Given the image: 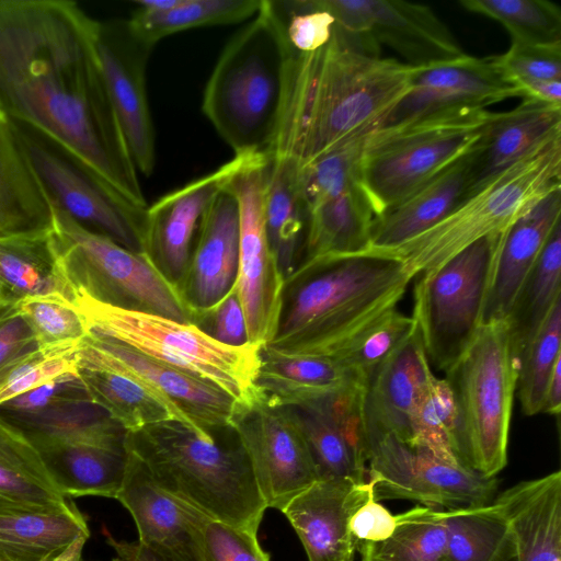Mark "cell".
<instances>
[{"instance_id":"cell-31","label":"cell","mask_w":561,"mask_h":561,"mask_svg":"<svg viewBox=\"0 0 561 561\" xmlns=\"http://www.w3.org/2000/svg\"><path fill=\"white\" fill-rule=\"evenodd\" d=\"M32 297H60L75 306L78 294L68 280L47 230L0 234V304Z\"/></svg>"},{"instance_id":"cell-25","label":"cell","mask_w":561,"mask_h":561,"mask_svg":"<svg viewBox=\"0 0 561 561\" xmlns=\"http://www.w3.org/2000/svg\"><path fill=\"white\" fill-rule=\"evenodd\" d=\"M434 376L416 325L368 378L363 399L366 440L393 434L409 443L413 412Z\"/></svg>"},{"instance_id":"cell-59","label":"cell","mask_w":561,"mask_h":561,"mask_svg":"<svg viewBox=\"0 0 561 561\" xmlns=\"http://www.w3.org/2000/svg\"><path fill=\"white\" fill-rule=\"evenodd\" d=\"M523 98H531L550 104L561 105V81H529L518 84Z\"/></svg>"},{"instance_id":"cell-22","label":"cell","mask_w":561,"mask_h":561,"mask_svg":"<svg viewBox=\"0 0 561 561\" xmlns=\"http://www.w3.org/2000/svg\"><path fill=\"white\" fill-rule=\"evenodd\" d=\"M374 493L368 479L355 483L344 478L319 479L283 508L308 561H353L357 542L350 533L352 515Z\"/></svg>"},{"instance_id":"cell-1","label":"cell","mask_w":561,"mask_h":561,"mask_svg":"<svg viewBox=\"0 0 561 561\" xmlns=\"http://www.w3.org/2000/svg\"><path fill=\"white\" fill-rule=\"evenodd\" d=\"M99 21L69 0H0V112L78 154L148 207L102 73Z\"/></svg>"},{"instance_id":"cell-58","label":"cell","mask_w":561,"mask_h":561,"mask_svg":"<svg viewBox=\"0 0 561 561\" xmlns=\"http://www.w3.org/2000/svg\"><path fill=\"white\" fill-rule=\"evenodd\" d=\"M106 542L115 551L112 561H169L141 543L128 542L115 539L107 530H104Z\"/></svg>"},{"instance_id":"cell-46","label":"cell","mask_w":561,"mask_h":561,"mask_svg":"<svg viewBox=\"0 0 561 561\" xmlns=\"http://www.w3.org/2000/svg\"><path fill=\"white\" fill-rule=\"evenodd\" d=\"M408 444L460 463L457 457V408L444 378L434 376L421 396L412 415Z\"/></svg>"},{"instance_id":"cell-42","label":"cell","mask_w":561,"mask_h":561,"mask_svg":"<svg viewBox=\"0 0 561 561\" xmlns=\"http://www.w3.org/2000/svg\"><path fill=\"white\" fill-rule=\"evenodd\" d=\"M261 4L262 0H179L165 11L135 10L128 24L137 37L154 46L184 30L242 22L253 18Z\"/></svg>"},{"instance_id":"cell-62","label":"cell","mask_w":561,"mask_h":561,"mask_svg":"<svg viewBox=\"0 0 561 561\" xmlns=\"http://www.w3.org/2000/svg\"><path fill=\"white\" fill-rule=\"evenodd\" d=\"M494 561H517L515 542H511Z\"/></svg>"},{"instance_id":"cell-26","label":"cell","mask_w":561,"mask_h":561,"mask_svg":"<svg viewBox=\"0 0 561 561\" xmlns=\"http://www.w3.org/2000/svg\"><path fill=\"white\" fill-rule=\"evenodd\" d=\"M560 136L561 105L523 98L522 103L513 110L492 113L470 150L468 194L492 181L539 146Z\"/></svg>"},{"instance_id":"cell-8","label":"cell","mask_w":561,"mask_h":561,"mask_svg":"<svg viewBox=\"0 0 561 561\" xmlns=\"http://www.w3.org/2000/svg\"><path fill=\"white\" fill-rule=\"evenodd\" d=\"M77 308L87 329L108 335L139 353L208 382L247 404L255 387L260 346L224 345L192 323L123 310L78 296Z\"/></svg>"},{"instance_id":"cell-39","label":"cell","mask_w":561,"mask_h":561,"mask_svg":"<svg viewBox=\"0 0 561 561\" xmlns=\"http://www.w3.org/2000/svg\"><path fill=\"white\" fill-rule=\"evenodd\" d=\"M76 370L90 399L126 432L169 420L183 422L196 430L149 388L127 376L95 366L76 365Z\"/></svg>"},{"instance_id":"cell-24","label":"cell","mask_w":561,"mask_h":561,"mask_svg":"<svg viewBox=\"0 0 561 561\" xmlns=\"http://www.w3.org/2000/svg\"><path fill=\"white\" fill-rule=\"evenodd\" d=\"M365 389L321 403L287 407L309 447L319 479L366 481Z\"/></svg>"},{"instance_id":"cell-40","label":"cell","mask_w":561,"mask_h":561,"mask_svg":"<svg viewBox=\"0 0 561 561\" xmlns=\"http://www.w3.org/2000/svg\"><path fill=\"white\" fill-rule=\"evenodd\" d=\"M561 220L523 282L506 317L512 347L520 358L551 308L561 298Z\"/></svg>"},{"instance_id":"cell-2","label":"cell","mask_w":561,"mask_h":561,"mask_svg":"<svg viewBox=\"0 0 561 561\" xmlns=\"http://www.w3.org/2000/svg\"><path fill=\"white\" fill-rule=\"evenodd\" d=\"M415 69L359 50L335 26L311 53L286 42L277 121L265 153L301 168L375 130L409 92Z\"/></svg>"},{"instance_id":"cell-11","label":"cell","mask_w":561,"mask_h":561,"mask_svg":"<svg viewBox=\"0 0 561 561\" xmlns=\"http://www.w3.org/2000/svg\"><path fill=\"white\" fill-rule=\"evenodd\" d=\"M482 237L445 263L422 273L413 288V318L430 366L446 370L482 324L496 256L504 237Z\"/></svg>"},{"instance_id":"cell-61","label":"cell","mask_w":561,"mask_h":561,"mask_svg":"<svg viewBox=\"0 0 561 561\" xmlns=\"http://www.w3.org/2000/svg\"><path fill=\"white\" fill-rule=\"evenodd\" d=\"M90 534L79 535L61 553L49 561H83L82 551ZM0 561H7L0 557Z\"/></svg>"},{"instance_id":"cell-6","label":"cell","mask_w":561,"mask_h":561,"mask_svg":"<svg viewBox=\"0 0 561 561\" xmlns=\"http://www.w3.org/2000/svg\"><path fill=\"white\" fill-rule=\"evenodd\" d=\"M519 360L506 320L482 323L461 356L445 373L457 408V457L484 477L507 463V447Z\"/></svg>"},{"instance_id":"cell-34","label":"cell","mask_w":561,"mask_h":561,"mask_svg":"<svg viewBox=\"0 0 561 561\" xmlns=\"http://www.w3.org/2000/svg\"><path fill=\"white\" fill-rule=\"evenodd\" d=\"M66 499L34 445L0 419V514L60 511Z\"/></svg>"},{"instance_id":"cell-30","label":"cell","mask_w":561,"mask_h":561,"mask_svg":"<svg viewBox=\"0 0 561 561\" xmlns=\"http://www.w3.org/2000/svg\"><path fill=\"white\" fill-rule=\"evenodd\" d=\"M508 520L517 561H561V472L522 481L493 501Z\"/></svg>"},{"instance_id":"cell-14","label":"cell","mask_w":561,"mask_h":561,"mask_svg":"<svg viewBox=\"0 0 561 561\" xmlns=\"http://www.w3.org/2000/svg\"><path fill=\"white\" fill-rule=\"evenodd\" d=\"M367 457L376 501L405 500L449 511L490 504L495 496V477L442 459L393 434L367 439Z\"/></svg>"},{"instance_id":"cell-4","label":"cell","mask_w":561,"mask_h":561,"mask_svg":"<svg viewBox=\"0 0 561 561\" xmlns=\"http://www.w3.org/2000/svg\"><path fill=\"white\" fill-rule=\"evenodd\" d=\"M125 447L167 493L210 519L257 534L267 506L231 426L203 435L183 422L162 421L127 432Z\"/></svg>"},{"instance_id":"cell-44","label":"cell","mask_w":561,"mask_h":561,"mask_svg":"<svg viewBox=\"0 0 561 561\" xmlns=\"http://www.w3.org/2000/svg\"><path fill=\"white\" fill-rule=\"evenodd\" d=\"M467 11L501 23L512 43L561 46V10L546 0H461Z\"/></svg>"},{"instance_id":"cell-45","label":"cell","mask_w":561,"mask_h":561,"mask_svg":"<svg viewBox=\"0 0 561 561\" xmlns=\"http://www.w3.org/2000/svg\"><path fill=\"white\" fill-rule=\"evenodd\" d=\"M371 131L354 137L298 168L307 213L327 199L360 185V162Z\"/></svg>"},{"instance_id":"cell-51","label":"cell","mask_w":561,"mask_h":561,"mask_svg":"<svg viewBox=\"0 0 561 561\" xmlns=\"http://www.w3.org/2000/svg\"><path fill=\"white\" fill-rule=\"evenodd\" d=\"M284 20L287 44L300 53H311L331 38L334 18L314 7L311 0L277 2Z\"/></svg>"},{"instance_id":"cell-38","label":"cell","mask_w":561,"mask_h":561,"mask_svg":"<svg viewBox=\"0 0 561 561\" xmlns=\"http://www.w3.org/2000/svg\"><path fill=\"white\" fill-rule=\"evenodd\" d=\"M0 419L27 438L85 443L126 450L125 428L92 400L65 402L39 412Z\"/></svg>"},{"instance_id":"cell-55","label":"cell","mask_w":561,"mask_h":561,"mask_svg":"<svg viewBox=\"0 0 561 561\" xmlns=\"http://www.w3.org/2000/svg\"><path fill=\"white\" fill-rule=\"evenodd\" d=\"M193 324L224 345L240 347L250 344L236 285L216 306L198 314Z\"/></svg>"},{"instance_id":"cell-54","label":"cell","mask_w":561,"mask_h":561,"mask_svg":"<svg viewBox=\"0 0 561 561\" xmlns=\"http://www.w3.org/2000/svg\"><path fill=\"white\" fill-rule=\"evenodd\" d=\"M79 400L91 399L77 370H73L1 403L0 416L35 413Z\"/></svg>"},{"instance_id":"cell-10","label":"cell","mask_w":561,"mask_h":561,"mask_svg":"<svg viewBox=\"0 0 561 561\" xmlns=\"http://www.w3.org/2000/svg\"><path fill=\"white\" fill-rule=\"evenodd\" d=\"M491 115L486 108L458 110L373 130L360 162V186L375 215L398 204L466 154Z\"/></svg>"},{"instance_id":"cell-20","label":"cell","mask_w":561,"mask_h":561,"mask_svg":"<svg viewBox=\"0 0 561 561\" xmlns=\"http://www.w3.org/2000/svg\"><path fill=\"white\" fill-rule=\"evenodd\" d=\"M242 159L243 153L234 154L233 159L217 170L165 194L148 206L142 253L176 289L187 270L203 216L238 170Z\"/></svg>"},{"instance_id":"cell-50","label":"cell","mask_w":561,"mask_h":561,"mask_svg":"<svg viewBox=\"0 0 561 561\" xmlns=\"http://www.w3.org/2000/svg\"><path fill=\"white\" fill-rule=\"evenodd\" d=\"M76 348H39L28 356L13 369L0 387V404L66 373L76 370Z\"/></svg>"},{"instance_id":"cell-53","label":"cell","mask_w":561,"mask_h":561,"mask_svg":"<svg viewBox=\"0 0 561 561\" xmlns=\"http://www.w3.org/2000/svg\"><path fill=\"white\" fill-rule=\"evenodd\" d=\"M505 75L517 85L529 81H561V46H535L512 43L496 56Z\"/></svg>"},{"instance_id":"cell-29","label":"cell","mask_w":561,"mask_h":561,"mask_svg":"<svg viewBox=\"0 0 561 561\" xmlns=\"http://www.w3.org/2000/svg\"><path fill=\"white\" fill-rule=\"evenodd\" d=\"M470 150L411 195L376 216L367 251H391L443 220L469 193Z\"/></svg>"},{"instance_id":"cell-60","label":"cell","mask_w":561,"mask_h":561,"mask_svg":"<svg viewBox=\"0 0 561 561\" xmlns=\"http://www.w3.org/2000/svg\"><path fill=\"white\" fill-rule=\"evenodd\" d=\"M561 410V362H559L547 383L541 413L559 415Z\"/></svg>"},{"instance_id":"cell-18","label":"cell","mask_w":561,"mask_h":561,"mask_svg":"<svg viewBox=\"0 0 561 561\" xmlns=\"http://www.w3.org/2000/svg\"><path fill=\"white\" fill-rule=\"evenodd\" d=\"M153 47L135 35L128 20L99 21L96 48L106 89L130 158L146 176L156 165L146 88V68Z\"/></svg>"},{"instance_id":"cell-3","label":"cell","mask_w":561,"mask_h":561,"mask_svg":"<svg viewBox=\"0 0 561 561\" xmlns=\"http://www.w3.org/2000/svg\"><path fill=\"white\" fill-rule=\"evenodd\" d=\"M413 277L400 257L373 251L301 263L285 280L276 330L264 346L331 356L397 308Z\"/></svg>"},{"instance_id":"cell-35","label":"cell","mask_w":561,"mask_h":561,"mask_svg":"<svg viewBox=\"0 0 561 561\" xmlns=\"http://www.w3.org/2000/svg\"><path fill=\"white\" fill-rule=\"evenodd\" d=\"M375 216L360 185L311 208L299 264L367 251Z\"/></svg>"},{"instance_id":"cell-21","label":"cell","mask_w":561,"mask_h":561,"mask_svg":"<svg viewBox=\"0 0 561 561\" xmlns=\"http://www.w3.org/2000/svg\"><path fill=\"white\" fill-rule=\"evenodd\" d=\"M127 451L125 478L116 499L130 513L144 547L169 561H203L206 515L160 489L144 463Z\"/></svg>"},{"instance_id":"cell-27","label":"cell","mask_w":561,"mask_h":561,"mask_svg":"<svg viewBox=\"0 0 561 561\" xmlns=\"http://www.w3.org/2000/svg\"><path fill=\"white\" fill-rule=\"evenodd\" d=\"M367 380L328 356L288 355L260 348L255 387L271 405L302 407L365 389Z\"/></svg>"},{"instance_id":"cell-48","label":"cell","mask_w":561,"mask_h":561,"mask_svg":"<svg viewBox=\"0 0 561 561\" xmlns=\"http://www.w3.org/2000/svg\"><path fill=\"white\" fill-rule=\"evenodd\" d=\"M415 328L413 317L394 308L374 320L328 357L368 381L373 371L411 335Z\"/></svg>"},{"instance_id":"cell-47","label":"cell","mask_w":561,"mask_h":561,"mask_svg":"<svg viewBox=\"0 0 561 561\" xmlns=\"http://www.w3.org/2000/svg\"><path fill=\"white\" fill-rule=\"evenodd\" d=\"M561 298L556 301L541 328L526 345L517 378L518 398L525 415L541 413L547 383L561 362Z\"/></svg>"},{"instance_id":"cell-19","label":"cell","mask_w":561,"mask_h":561,"mask_svg":"<svg viewBox=\"0 0 561 561\" xmlns=\"http://www.w3.org/2000/svg\"><path fill=\"white\" fill-rule=\"evenodd\" d=\"M523 92L500 67L496 56L459 59L416 68L409 92L376 129L401 126L427 116L486 106Z\"/></svg>"},{"instance_id":"cell-36","label":"cell","mask_w":561,"mask_h":561,"mask_svg":"<svg viewBox=\"0 0 561 561\" xmlns=\"http://www.w3.org/2000/svg\"><path fill=\"white\" fill-rule=\"evenodd\" d=\"M268 158L264 224L272 253L286 280L301 259L308 213L296 163L285 158Z\"/></svg>"},{"instance_id":"cell-17","label":"cell","mask_w":561,"mask_h":561,"mask_svg":"<svg viewBox=\"0 0 561 561\" xmlns=\"http://www.w3.org/2000/svg\"><path fill=\"white\" fill-rule=\"evenodd\" d=\"M75 362L110 369L140 382L204 434L229 427L239 404L219 388L95 330L88 329L75 351Z\"/></svg>"},{"instance_id":"cell-63","label":"cell","mask_w":561,"mask_h":561,"mask_svg":"<svg viewBox=\"0 0 561 561\" xmlns=\"http://www.w3.org/2000/svg\"><path fill=\"white\" fill-rule=\"evenodd\" d=\"M18 305H2L0 304V321L4 319L7 316L16 310Z\"/></svg>"},{"instance_id":"cell-7","label":"cell","mask_w":561,"mask_h":561,"mask_svg":"<svg viewBox=\"0 0 561 561\" xmlns=\"http://www.w3.org/2000/svg\"><path fill=\"white\" fill-rule=\"evenodd\" d=\"M559 187L561 136L539 146L468 194L428 230L382 253L403 260L413 276L428 272L478 239L506 230L540 198Z\"/></svg>"},{"instance_id":"cell-52","label":"cell","mask_w":561,"mask_h":561,"mask_svg":"<svg viewBox=\"0 0 561 561\" xmlns=\"http://www.w3.org/2000/svg\"><path fill=\"white\" fill-rule=\"evenodd\" d=\"M203 561H270L257 534L208 519L203 528Z\"/></svg>"},{"instance_id":"cell-16","label":"cell","mask_w":561,"mask_h":561,"mask_svg":"<svg viewBox=\"0 0 561 561\" xmlns=\"http://www.w3.org/2000/svg\"><path fill=\"white\" fill-rule=\"evenodd\" d=\"M230 426L249 456L267 507L282 512L293 497L319 480L289 408L271 405L259 394L250 403L238 404Z\"/></svg>"},{"instance_id":"cell-23","label":"cell","mask_w":561,"mask_h":561,"mask_svg":"<svg viewBox=\"0 0 561 561\" xmlns=\"http://www.w3.org/2000/svg\"><path fill=\"white\" fill-rule=\"evenodd\" d=\"M238 266V204L224 187L203 216L187 270L178 288L194 320L233 288Z\"/></svg>"},{"instance_id":"cell-32","label":"cell","mask_w":561,"mask_h":561,"mask_svg":"<svg viewBox=\"0 0 561 561\" xmlns=\"http://www.w3.org/2000/svg\"><path fill=\"white\" fill-rule=\"evenodd\" d=\"M27 439L38 450L65 497L95 495L116 499L125 478L126 450L48 438Z\"/></svg>"},{"instance_id":"cell-43","label":"cell","mask_w":561,"mask_h":561,"mask_svg":"<svg viewBox=\"0 0 561 561\" xmlns=\"http://www.w3.org/2000/svg\"><path fill=\"white\" fill-rule=\"evenodd\" d=\"M392 535L379 542H359L362 561H445L443 511L415 506L396 515Z\"/></svg>"},{"instance_id":"cell-13","label":"cell","mask_w":561,"mask_h":561,"mask_svg":"<svg viewBox=\"0 0 561 561\" xmlns=\"http://www.w3.org/2000/svg\"><path fill=\"white\" fill-rule=\"evenodd\" d=\"M270 158L263 151L243 153L225 187L239 211L237 289L244 311L249 343L266 345L273 337L285 279L272 253L264 224V192Z\"/></svg>"},{"instance_id":"cell-9","label":"cell","mask_w":561,"mask_h":561,"mask_svg":"<svg viewBox=\"0 0 561 561\" xmlns=\"http://www.w3.org/2000/svg\"><path fill=\"white\" fill-rule=\"evenodd\" d=\"M51 236L62 270L78 296L181 323L194 316L179 290L142 252L93 232L53 207Z\"/></svg>"},{"instance_id":"cell-33","label":"cell","mask_w":561,"mask_h":561,"mask_svg":"<svg viewBox=\"0 0 561 561\" xmlns=\"http://www.w3.org/2000/svg\"><path fill=\"white\" fill-rule=\"evenodd\" d=\"M51 205L13 122L0 112V234L50 229Z\"/></svg>"},{"instance_id":"cell-49","label":"cell","mask_w":561,"mask_h":561,"mask_svg":"<svg viewBox=\"0 0 561 561\" xmlns=\"http://www.w3.org/2000/svg\"><path fill=\"white\" fill-rule=\"evenodd\" d=\"M41 350L73 348L87 335L77 306L60 297H32L18 304Z\"/></svg>"},{"instance_id":"cell-41","label":"cell","mask_w":561,"mask_h":561,"mask_svg":"<svg viewBox=\"0 0 561 561\" xmlns=\"http://www.w3.org/2000/svg\"><path fill=\"white\" fill-rule=\"evenodd\" d=\"M445 561H494L513 542L507 518L494 503L443 511Z\"/></svg>"},{"instance_id":"cell-57","label":"cell","mask_w":561,"mask_h":561,"mask_svg":"<svg viewBox=\"0 0 561 561\" xmlns=\"http://www.w3.org/2000/svg\"><path fill=\"white\" fill-rule=\"evenodd\" d=\"M397 526L396 515L375 500H368L355 511L350 520V533L357 542H379L389 538Z\"/></svg>"},{"instance_id":"cell-5","label":"cell","mask_w":561,"mask_h":561,"mask_svg":"<svg viewBox=\"0 0 561 561\" xmlns=\"http://www.w3.org/2000/svg\"><path fill=\"white\" fill-rule=\"evenodd\" d=\"M277 2L257 13L225 46L206 83L202 110L234 154L267 149L277 121L285 56Z\"/></svg>"},{"instance_id":"cell-12","label":"cell","mask_w":561,"mask_h":561,"mask_svg":"<svg viewBox=\"0 0 561 561\" xmlns=\"http://www.w3.org/2000/svg\"><path fill=\"white\" fill-rule=\"evenodd\" d=\"M11 121L50 205L82 227L142 252L148 207L131 204L62 144L28 124Z\"/></svg>"},{"instance_id":"cell-37","label":"cell","mask_w":561,"mask_h":561,"mask_svg":"<svg viewBox=\"0 0 561 561\" xmlns=\"http://www.w3.org/2000/svg\"><path fill=\"white\" fill-rule=\"evenodd\" d=\"M81 534L90 530L73 503L60 511L0 514V557L7 561H49Z\"/></svg>"},{"instance_id":"cell-15","label":"cell","mask_w":561,"mask_h":561,"mask_svg":"<svg viewBox=\"0 0 561 561\" xmlns=\"http://www.w3.org/2000/svg\"><path fill=\"white\" fill-rule=\"evenodd\" d=\"M334 18V26L362 51L379 56L380 45L414 68L459 59L467 54L431 8L398 0H311Z\"/></svg>"},{"instance_id":"cell-28","label":"cell","mask_w":561,"mask_h":561,"mask_svg":"<svg viewBox=\"0 0 561 561\" xmlns=\"http://www.w3.org/2000/svg\"><path fill=\"white\" fill-rule=\"evenodd\" d=\"M561 187L540 198L506 230L496 256L482 323L505 320L554 226L561 220Z\"/></svg>"},{"instance_id":"cell-56","label":"cell","mask_w":561,"mask_h":561,"mask_svg":"<svg viewBox=\"0 0 561 561\" xmlns=\"http://www.w3.org/2000/svg\"><path fill=\"white\" fill-rule=\"evenodd\" d=\"M39 350L19 309L0 321V387L13 369Z\"/></svg>"}]
</instances>
